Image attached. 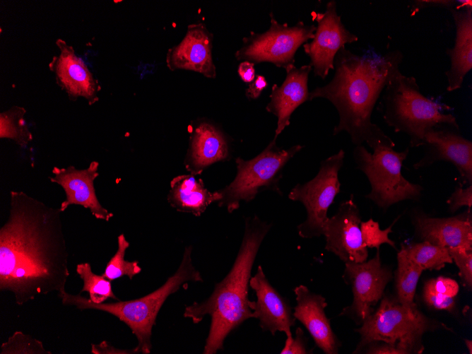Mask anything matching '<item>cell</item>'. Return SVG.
Returning a JSON list of instances; mask_svg holds the SVG:
<instances>
[{
    "instance_id": "1",
    "label": "cell",
    "mask_w": 472,
    "mask_h": 354,
    "mask_svg": "<svg viewBox=\"0 0 472 354\" xmlns=\"http://www.w3.org/2000/svg\"><path fill=\"white\" fill-rule=\"evenodd\" d=\"M61 211L23 191H11L0 229V290L22 306L42 295L60 293L70 272Z\"/></svg>"
},
{
    "instance_id": "2",
    "label": "cell",
    "mask_w": 472,
    "mask_h": 354,
    "mask_svg": "<svg viewBox=\"0 0 472 354\" xmlns=\"http://www.w3.org/2000/svg\"><path fill=\"white\" fill-rule=\"evenodd\" d=\"M403 58L397 49L380 55H358L345 47L339 49L332 79L309 93V100L324 98L336 107L339 122L334 135L345 131L355 146L365 143L372 151L395 147L393 140L372 122V114L385 87L400 71Z\"/></svg>"
},
{
    "instance_id": "3",
    "label": "cell",
    "mask_w": 472,
    "mask_h": 354,
    "mask_svg": "<svg viewBox=\"0 0 472 354\" xmlns=\"http://www.w3.org/2000/svg\"><path fill=\"white\" fill-rule=\"evenodd\" d=\"M271 224L257 216L248 218L235 262L226 276L216 284L212 294L201 302L187 306L184 317L198 324L205 316L211 319L203 354L223 349L226 337L245 320L252 318L248 292L252 269L259 249Z\"/></svg>"
},
{
    "instance_id": "4",
    "label": "cell",
    "mask_w": 472,
    "mask_h": 354,
    "mask_svg": "<svg viewBox=\"0 0 472 354\" xmlns=\"http://www.w3.org/2000/svg\"><path fill=\"white\" fill-rule=\"evenodd\" d=\"M384 122L409 138L411 147L422 146L425 132L438 124L459 126L456 117L444 111L451 107L425 96L413 76L400 71L385 87L380 102Z\"/></svg>"
},
{
    "instance_id": "5",
    "label": "cell",
    "mask_w": 472,
    "mask_h": 354,
    "mask_svg": "<svg viewBox=\"0 0 472 354\" xmlns=\"http://www.w3.org/2000/svg\"><path fill=\"white\" fill-rule=\"evenodd\" d=\"M379 307L355 331L360 340L353 353H358L373 341L387 343L403 354H420L424 350L423 336L427 331L449 329L441 321L427 317L418 307L409 308L397 300L384 296Z\"/></svg>"
},
{
    "instance_id": "6",
    "label": "cell",
    "mask_w": 472,
    "mask_h": 354,
    "mask_svg": "<svg viewBox=\"0 0 472 354\" xmlns=\"http://www.w3.org/2000/svg\"><path fill=\"white\" fill-rule=\"evenodd\" d=\"M276 138L254 158L245 160L237 158L235 160L237 174L235 179L224 188L218 190L222 198L220 207H225L229 213L240 207L241 201L249 202L263 190L269 189L282 195L279 182L282 171L289 160L302 148L295 145L288 149L281 148L276 144Z\"/></svg>"
},
{
    "instance_id": "7",
    "label": "cell",
    "mask_w": 472,
    "mask_h": 354,
    "mask_svg": "<svg viewBox=\"0 0 472 354\" xmlns=\"http://www.w3.org/2000/svg\"><path fill=\"white\" fill-rule=\"evenodd\" d=\"M408 153V148L396 151L380 147L371 153L363 145L355 146L353 158L357 168L365 175L371 187L365 197L378 207L387 209L402 201L420 199L423 187L408 181L401 173Z\"/></svg>"
},
{
    "instance_id": "8",
    "label": "cell",
    "mask_w": 472,
    "mask_h": 354,
    "mask_svg": "<svg viewBox=\"0 0 472 354\" xmlns=\"http://www.w3.org/2000/svg\"><path fill=\"white\" fill-rule=\"evenodd\" d=\"M345 151L341 149L320 163L318 173L304 184H297L288 198L301 202L307 211L306 220L298 225L301 237L309 239L324 235L328 210L340 192L338 172L343 165Z\"/></svg>"
},
{
    "instance_id": "9",
    "label": "cell",
    "mask_w": 472,
    "mask_h": 354,
    "mask_svg": "<svg viewBox=\"0 0 472 354\" xmlns=\"http://www.w3.org/2000/svg\"><path fill=\"white\" fill-rule=\"evenodd\" d=\"M270 26L262 33H250L235 52L237 60L258 64L270 62L285 69L295 64V55L301 45L314 37L316 25L299 21L290 26L280 23L270 13Z\"/></svg>"
},
{
    "instance_id": "10",
    "label": "cell",
    "mask_w": 472,
    "mask_h": 354,
    "mask_svg": "<svg viewBox=\"0 0 472 354\" xmlns=\"http://www.w3.org/2000/svg\"><path fill=\"white\" fill-rule=\"evenodd\" d=\"M343 278L352 288L353 300L339 316L348 317L362 324L382 298L384 289L392 278L391 269L382 266L377 249L375 256L368 261L345 263Z\"/></svg>"
},
{
    "instance_id": "11",
    "label": "cell",
    "mask_w": 472,
    "mask_h": 354,
    "mask_svg": "<svg viewBox=\"0 0 472 354\" xmlns=\"http://www.w3.org/2000/svg\"><path fill=\"white\" fill-rule=\"evenodd\" d=\"M336 7V2L331 0L326 4L324 12L314 13L317 24L314 37L303 45L314 76L322 79L328 76L330 70L334 69V59L339 49L346 44L358 40V36L342 23Z\"/></svg>"
},
{
    "instance_id": "12",
    "label": "cell",
    "mask_w": 472,
    "mask_h": 354,
    "mask_svg": "<svg viewBox=\"0 0 472 354\" xmlns=\"http://www.w3.org/2000/svg\"><path fill=\"white\" fill-rule=\"evenodd\" d=\"M422 158L413 165L415 169L429 167L439 161L452 163L459 174L463 185H472V142L463 136L459 126L438 124L424 134Z\"/></svg>"
},
{
    "instance_id": "13",
    "label": "cell",
    "mask_w": 472,
    "mask_h": 354,
    "mask_svg": "<svg viewBox=\"0 0 472 354\" xmlns=\"http://www.w3.org/2000/svg\"><path fill=\"white\" fill-rule=\"evenodd\" d=\"M361 216L353 195L342 202L336 213L329 217L324 228L325 249L345 263H362L368 257L361 235Z\"/></svg>"
},
{
    "instance_id": "14",
    "label": "cell",
    "mask_w": 472,
    "mask_h": 354,
    "mask_svg": "<svg viewBox=\"0 0 472 354\" xmlns=\"http://www.w3.org/2000/svg\"><path fill=\"white\" fill-rule=\"evenodd\" d=\"M249 286L256 296V301L249 302L252 318L259 320L264 331H269L273 336L277 331L285 333L287 337L285 343H289L293 338L291 327L295 325L296 319L288 300L269 282L261 266L251 277Z\"/></svg>"
},
{
    "instance_id": "15",
    "label": "cell",
    "mask_w": 472,
    "mask_h": 354,
    "mask_svg": "<svg viewBox=\"0 0 472 354\" xmlns=\"http://www.w3.org/2000/svg\"><path fill=\"white\" fill-rule=\"evenodd\" d=\"M56 45L59 55L54 56L49 68L55 76L58 85L68 94L71 100L85 98L89 105L98 100L101 87L84 61L76 55L72 46L62 39Z\"/></svg>"
},
{
    "instance_id": "16",
    "label": "cell",
    "mask_w": 472,
    "mask_h": 354,
    "mask_svg": "<svg viewBox=\"0 0 472 354\" xmlns=\"http://www.w3.org/2000/svg\"><path fill=\"white\" fill-rule=\"evenodd\" d=\"M415 234L420 241L449 248L472 249V212L468 209L447 218L415 212L412 216Z\"/></svg>"
},
{
    "instance_id": "17",
    "label": "cell",
    "mask_w": 472,
    "mask_h": 354,
    "mask_svg": "<svg viewBox=\"0 0 472 354\" xmlns=\"http://www.w3.org/2000/svg\"><path fill=\"white\" fill-rule=\"evenodd\" d=\"M213 34L203 23L188 26L184 37L168 49L166 64L171 71L185 69L214 78L216 69L213 61Z\"/></svg>"
},
{
    "instance_id": "18",
    "label": "cell",
    "mask_w": 472,
    "mask_h": 354,
    "mask_svg": "<svg viewBox=\"0 0 472 354\" xmlns=\"http://www.w3.org/2000/svg\"><path fill=\"white\" fill-rule=\"evenodd\" d=\"M98 166V162L93 161L84 170H77L73 166L53 168L54 176L50 177L49 179L60 185L66 194V199L59 208L61 212L70 205H79L89 209L98 219L106 221L110 220L113 214L99 202L94 187V180L99 175Z\"/></svg>"
},
{
    "instance_id": "19",
    "label": "cell",
    "mask_w": 472,
    "mask_h": 354,
    "mask_svg": "<svg viewBox=\"0 0 472 354\" xmlns=\"http://www.w3.org/2000/svg\"><path fill=\"white\" fill-rule=\"evenodd\" d=\"M297 305L293 315L307 329L316 346L326 354L338 353L341 343L333 331L324 309L325 297L311 292L304 285L294 288Z\"/></svg>"
},
{
    "instance_id": "20",
    "label": "cell",
    "mask_w": 472,
    "mask_h": 354,
    "mask_svg": "<svg viewBox=\"0 0 472 354\" xmlns=\"http://www.w3.org/2000/svg\"><path fill=\"white\" fill-rule=\"evenodd\" d=\"M285 70V80L281 85H273L270 101L266 107L267 112L277 117L276 138L289 126L293 112L309 100L308 78L312 67L309 64L300 68L291 65Z\"/></svg>"
},
{
    "instance_id": "21",
    "label": "cell",
    "mask_w": 472,
    "mask_h": 354,
    "mask_svg": "<svg viewBox=\"0 0 472 354\" xmlns=\"http://www.w3.org/2000/svg\"><path fill=\"white\" fill-rule=\"evenodd\" d=\"M455 25V40L452 48L447 49L450 66L445 72L447 90L459 89L466 74L472 69V3L449 10Z\"/></svg>"
},
{
    "instance_id": "22",
    "label": "cell",
    "mask_w": 472,
    "mask_h": 354,
    "mask_svg": "<svg viewBox=\"0 0 472 354\" xmlns=\"http://www.w3.org/2000/svg\"><path fill=\"white\" fill-rule=\"evenodd\" d=\"M230 156L228 140L222 131L213 124L203 122L195 129L186 159V167L194 175L200 174L213 163Z\"/></svg>"
},
{
    "instance_id": "23",
    "label": "cell",
    "mask_w": 472,
    "mask_h": 354,
    "mask_svg": "<svg viewBox=\"0 0 472 354\" xmlns=\"http://www.w3.org/2000/svg\"><path fill=\"white\" fill-rule=\"evenodd\" d=\"M167 195L170 204L179 211L187 212L199 216L213 202L219 201L222 196L216 191H209L202 179L193 175H184L175 177L170 183Z\"/></svg>"
},
{
    "instance_id": "24",
    "label": "cell",
    "mask_w": 472,
    "mask_h": 354,
    "mask_svg": "<svg viewBox=\"0 0 472 354\" xmlns=\"http://www.w3.org/2000/svg\"><path fill=\"white\" fill-rule=\"evenodd\" d=\"M397 269L395 273L396 299L402 305L415 308L414 302L416 287L423 270L411 261L400 249L397 253Z\"/></svg>"
},
{
    "instance_id": "25",
    "label": "cell",
    "mask_w": 472,
    "mask_h": 354,
    "mask_svg": "<svg viewBox=\"0 0 472 354\" xmlns=\"http://www.w3.org/2000/svg\"><path fill=\"white\" fill-rule=\"evenodd\" d=\"M401 249L413 263L425 270H440L453 261L447 248L426 241L402 245Z\"/></svg>"
},
{
    "instance_id": "26",
    "label": "cell",
    "mask_w": 472,
    "mask_h": 354,
    "mask_svg": "<svg viewBox=\"0 0 472 354\" xmlns=\"http://www.w3.org/2000/svg\"><path fill=\"white\" fill-rule=\"evenodd\" d=\"M76 271L83 283L81 293L88 292L91 302L100 304L108 298L119 300L113 293L111 281L93 273L89 263L77 264Z\"/></svg>"
},
{
    "instance_id": "27",
    "label": "cell",
    "mask_w": 472,
    "mask_h": 354,
    "mask_svg": "<svg viewBox=\"0 0 472 354\" xmlns=\"http://www.w3.org/2000/svg\"><path fill=\"white\" fill-rule=\"evenodd\" d=\"M24 108L14 106L0 114V137L10 138L22 146H26L33 136L28 129Z\"/></svg>"
},
{
    "instance_id": "28",
    "label": "cell",
    "mask_w": 472,
    "mask_h": 354,
    "mask_svg": "<svg viewBox=\"0 0 472 354\" xmlns=\"http://www.w3.org/2000/svg\"><path fill=\"white\" fill-rule=\"evenodd\" d=\"M117 245L116 253L107 262L102 275L110 281L124 276L132 280L135 276L141 273V268L137 261H129L124 259L126 250L129 247V242L126 240L124 234L118 236Z\"/></svg>"
},
{
    "instance_id": "29",
    "label": "cell",
    "mask_w": 472,
    "mask_h": 354,
    "mask_svg": "<svg viewBox=\"0 0 472 354\" xmlns=\"http://www.w3.org/2000/svg\"><path fill=\"white\" fill-rule=\"evenodd\" d=\"M1 354H51L42 341L21 331H15L1 345Z\"/></svg>"
},
{
    "instance_id": "30",
    "label": "cell",
    "mask_w": 472,
    "mask_h": 354,
    "mask_svg": "<svg viewBox=\"0 0 472 354\" xmlns=\"http://www.w3.org/2000/svg\"><path fill=\"white\" fill-rule=\"evenodd\" d=\"M398 218L384 230H381L379 223L374 221L372 218L367 221H362L360 223V230L364 244L367 248L379 249L380 246L386 243L396 248L395 242L389 238V235L392 232V226L395 224Z\"/></svg>"
},
{
    "instance_id": "31",
    "label": "cell",
    "mask_w": 472,
    "mask_h": 354,
    "mask_svg": "<svg viewBox=\"0 0 472 354\" xmlns=\"http://www.w3.org/2000/svg\"><path fill=\"white\" fill-rule=\"evenodd\" d=\"M449 254L459 268V276L464 286L472 289V249L463 248L447 249Z\"/></svg>"
},
{
    "instance_id": "32",
    "label": "cell",
    "mask_w": 472,
    "mask_h": 354,
    "mask_svg": "<svg viewBox=\"0 0 472 354\" xmlns=\"http://www.w3.org/2000/svg\"><path fill=\"white\" fill-rule=\"evenodd\" d=\"M423 290L456 297L459 290V286L458 283L451 278L439 276L426 281Z\"/></svg>"
},
{
    "instance_id": "33",
    "label": "cell",
    "mask_w": 472,
    "mask_h": 354,
    "mask_svg": "<svg viewBox=\"0 0 472 354\" xmlns=\"http://www.w3.org/2000/svg\"><path fill=\"white\" fill-rule=\"evenodd\" d=\"M464 186L459 182L447 201L449 210L452 213H454L463 206L471 209L472 185H466V187H464Z\"/></svg>"
},
{
    "instance_id": "34",
    "label": "cell",
    "mask_w": 472,
    "mask_h": 354,
    "mask_svg": "<svg viewBox=\"0 0 472 354\" xmlns=\"http://www.w3.org/2000/svg\"><path fill=\"white\" fill-rule=\"evenodd\" d=\"M471 0H415L410 1L411 15L429 7L443 8L447 10L471 4Z\"/></svg>"
},
{
    "instance_id": "35",
    "label": "cell",
    "mask_w": 472,
    "mask_h": 354,
    "mask_svg": "<svg viewBox=\"0 0 472 354\" xmlns=\"http://www.w3.org/2000/svg\"><path fill=\"white\" fill-rule=\"evenodd\" d=\"M422 297L427 306L432 309L449 312H453L456 309L455 297L437 294L425 290H423Z\"/></svg>"
},
{
    "instance_id": "36",
    "label": "cell",
    "mask_w": 472,
    "mask_h": 354,
    "mask_svg": "<svg viewBox=\"0 0 472 354\" xmlns=\"http://www.w3.org/2000/svg\"><path fill=\"white\" fill-rule=\"evenodd\" d=\"M281 354H307L311 353L307 349V339L300 327L296 329L295 336L289 343H285Z\"/></svg>"
},
{
    "instance_id": "37",
    "label": "cell",
    "mask_w": 472,
    "mask_h": 354,
    "mask_svg": "<svg viewBox=\"0 0 472 354\" xmlns=\"http://www.w3.org/2000/svg\"><path fill=\"white\" fill-rule=\"evenodd\" d=\"M367 354H403V353L387 343L381 341H373L365 346L358 353Z\"/></svg>"
},
{
    "instance_id": "38",
    "label": "cell",
    "mask_w": 472,
    "mask_h": 354,
    "mask_svg": "<svg viewBox=\"0 0 472 354\" xmlns=\"http://www.w3.org/2000/svg\"><path fill=\"white\" fill-rule=\"evenodd\" d=\"M267 85L268 83L265 77L258 75L249 83L248 88L245 90L246 96L249 99H257Z\"/></svg>"
},
{
    "instance_id": "39",
    "label": "cell",
    "mask_w": 472,
    "mask_h": 354,
    "mask_svg": "<svg viewBox=\"0 0 472 354\" xmlns=\"http://www.w3.org/2000/svg\"><path fill=\"white\" fill-rule=\"evenodd\" d=\"M91 352L93 354H127L138 353L136 348L131 350H122L110 346L107 341H104L100 344H92Z\"/></svg>"
},
{
    "instance_id": "40",
    "label": "cell",
    "mask_w": 472,
    "mask_h": 354,
    "mask_svg": "<svg viewBox=\"0 0 472 354\" xmlns=\"http://www.w3.org/2000/svg\"><path fill=\"white\" fill-rule=\"evenodd\" d=\"M240 78L245 83H251L255 78L254 64L243 61L237 68Z\"/></svg>"
},
{
    "instance_id": "41",
    "label": "cell",
    "mask_w": 472,
    "mask_h": 354,
    "mask_svg": "<svg viewBox=\"0 0 472 354\" xmlns=\"http://www.w3.org/2000/svg\"><path fill=\"white\" fill-rule=\"evenodd\" d=\"M464 341H465L466 346L467 349L468 350L469 353L471 354L472 353V341H471V340L465 339Z\"/></svg>"
}]
</instances>
